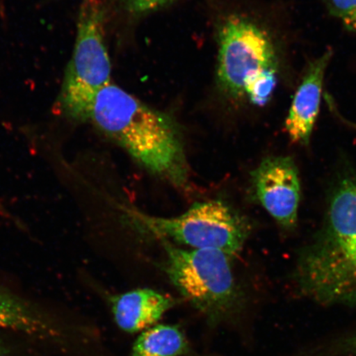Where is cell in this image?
I'll return each instance as SVG.
<instances>
[{
	"instance_id": "obj_11",
	"label": "cell",
	"mask_w": 356,
	"mask_h": 356,
	"mask_svg": "<svg viewBox=\"0 0 356 356\" xmlns=\"http://www.w3.org/2000/svg\"><path fill=\"white\" fill-rule=\"evenodd\" d=\"M0 328L28 333L46 331L43 323L24 302L0 289Z\"/></svg>"
},
{
	"instance_id": "obj_9",
	"label": "cell",
	"mask_w": 356,
	"mask_h": 356,
	"mask_svg": "<svg viewBox=\"0 0 356 356\" xmlns=\"http://www.w3.org/2000/svg\"><path fill=\"white\" fill-rule=\"evenodd\" d=\"M109 305L118 327L136 333L154 326L176 302L165 293L143 288L111 296Z\"/></svg>"
},
{
	"instance_id": "obj_2",
	"label": "cell",
	"mask_w": 356,
	"mask_h": 356,
	"mask_svg": "<svg viewBox=\"0 0 356 356\" xmlns=\"http://www.w3.org/2000/svg\"><path fill=\"white\" fill-rule=\"evenodd\" d=\"M295 278L302 295L318 304H356L355 176L334 188L322 229L298 258Z\"/></svg>"
},
{
	"instance_id": "obj_16",
	"label": "cell",
	"mask_w": 356,
	"mask_h": 356,
	"mask_svg": "<svg viewBox=\"0 0 356 356\" xmlns=\"http://www.w3.org/2000/svg\"><path fill=\"white\" fill-rule=\"evenodd\" d=\"M353 124V126H355V127L356 128V124Z\"/></svg>"
},
{
	"instance_id": "obj_14",
	"label": "cell",
	"mask_w": 356,
	"mask_h": 356,
	"mask_svg": "<svg viewBox=\"0 0 356 356\" xmlns=\"http://www.w3.org/2000/svg\"><path fill=\"white\" fill-rule=\"evenodd\" d=\"M127 6L134 13H145L162 7L172 0H127Z\"/></svg>"
},
{
	"instance_id": "obj_8",
	"label": "cell",
	"mask_w": 356,
	"mask_h": 356,
	"mask_svg": "<svg viewBox=\"0 0 356 356\" xmlns=\"http://www.w3.org/2000/svg\"><path fill=\"white\" fill-rule=\"evenodd\" d=\"M329 50L312 62L292 102L286 130L293 143L308 145L321 102L325 71L331 60Z\"/></svg>"
},
{
	"instance_id": "obj_15",
	"label": "cell",
	"mask_w": 356,
	"mask_h": 356,
	"mask_svg": "<svg viewBox=\"0 0 356 356\" xmlns=\"http://www.w3.org/2000/svg\"><path fill=\"white\" fill-rule=\"evenodd\" d=\"M344 346V350L350 353L356 355V335L347 340Z\"/></svg>"
},
{
	"instance_id": "obj_3",
	"label": "cell",
	"mask_w": 356,
	"mask_h": 356,
	"mask_svg": "<svg viewBox=\"0 0 356 356\" xmlns=\"http://www.w3.org/2000/svg\"><path fill=\"white\" fill-rule=\"evenodd\" d=\"M165 252L163 270L177 291L211 327L231 324L243 308L230 257L218 249H184L159 240Z\"/></svg>"
},
{
	"instance_id": "obj_7",
	"label": "cell",
	"mask_w": 356,
	"mask_h": 356,
	"mask_svg": "<svg viewBox=\"0 0 356 356\" xmlns=\"http://www.w3.org/2000/svg\"><path fill=\"white\" fill-rule=\"evenodd\" d=\"M257 202L283 229L296 226L300 202V181L295 161L286 156L262 160L251 172Z\"/></svg>"
},
{
	"instance_id": "obj_10",
	"label": "cell",
	"mask_w": 356,
	"mask_h": 356,
	"mask_svg": "<svg viewBox=\"0 0 356 356\" xmlns=\"http://www.w3.org/2000/svg\"><path fill=\"white\" fill-rule=\"evenodd\" d=\"M184 331L176 325L158 324L137 338L131 356H193Z\"/></svg>"
},
{
	"instance_id": "obj_6",
	"label": "cell",
	"mask_w": 356,
	"mask_h": 356,
	"mask_svg": "<svg viewBox=\"0 0 356 356\" xmlns=\"http://www.w3.org/2000/svg\"><path fill=\"white\" fill-rule=\"evenodd\" d=\"M277 67L273 44L264 30L243 17L231 16L225 22L220 32L218 77L227 92L244 96L256 75Z\"/></svg>"
},
{
	"instance_id": "obj_5",
	"label": "cell",
	"mask_w": 356,
	"mask_h": 356,
	"mask_svg": "<svg viewBox=\"0 0 356 356\" xmlns=\"http://www.w3.org/2000/svg\"><path fill=\"white\" fill-rule=\"evenodd\" d=\"M76 41L67 66L59 108L67 118L88 122L93 99L111 83V65L104 41V15L97 0L80 8Z\"/></svg>"
},
{
	"instance_id": "obj_13",
	"label": "cell",
	"mask_w": 356,
	"mask_h": 356,
	"mask_svg": "<svg viewBox=\"0 0 356 356\" xmlns=\"http://www.w3.org/2000/svg\"><path fill=\"white\" fill-rule=\"evenodd\" d=\"M331 15L356 33V0H326Z\"/></svg>"
},
{
	"instance_id": "obj_12",
	"label": "cell",
	"mask_w": 356,
	"mask_h": 356,
	"mask_svg": "<svg viewBox=\"0 0 356 356\" xmlns=\"http://www.w3.org/2000/svg\"><path fill=\"white\" fill-rule=\"evenodd\" d=\"M277 83V70L261 71L248 83L245 88V95L249 97L253 104L264 106L270 99Z\"/></svg>"
},
{
	"instance_id": "obj_4",
	"label": "cell",
	"mask_w": 356,
	"mask_h": 356,
	"mask_svg": "<svg viewBox=\"0 0 356 356\" xmlns=\"http://www.w3.org/2000/svg\"><path fill=\"white\" fill-rule=\"evenodd\" d=\"M122 211L129 225L141 233L191 249H218L231 257L242 250L250 231L243 216L218 200L195 203L171 218L149 216L128 207Z\"/></svg>"
},
{
	"instance_id": "obj_17",
	"label": "cell",
	"mask_w": 356,
	"mask_h": 356,
	"mask_svg": "<svg viewBox=\"0 0 356 356\" xmlns=\"http://www.w3.org/2000/svg\"><path fill=\"white\" fill-rule=\"evenodd\" d=\"M0 356H2V355H1V353H0Z\"/></svg>"
},
{
	"instance_id": "obj_1",
	"label": "cell",
	"mask_w": 356,
	"mask_h": 356,
	"mask_svg": "<svg viewBox=\"0 0 356 356\" xmlns=\"http://www.w3.org/2000/svg\"><path fill=\"white\" fill-rule=\"evenodd\" d=\"M88 122L153 175L178 188L186 186L188 166L184 145L176 124L167 114L111 83L97 92Z\"/></svg>"
}]
</instances>
